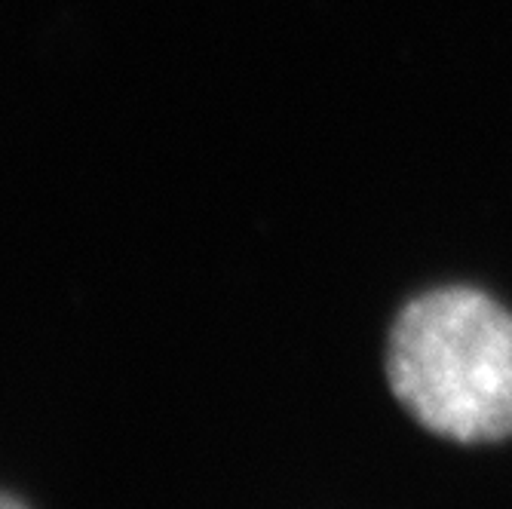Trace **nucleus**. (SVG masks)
<instances>
[{"label": "nucleus", "mask_w": 512, "mask_h": 509, "mask_svg": "<svg viewBox=\"0 0 512 509\" xmlns=\"http://www.w3.org/2000/svg\"><path fill=\"white\" fill-rule=\"evenodd\" d=\"M0 509H28V506L13 494H0Z\"/></svg>", "instance_id": "f03ea898"}, {"label": "nucleus", "mask_w": 512, "mask_h": 509, "mask_svg": "<svg viewBox=\"0 0 512 509\" xmlns=\"http://www.w3.org/2000/svg\"><path fill=\"white\" fill-rule=\"evenodd\" d=\"M387 381L424 430L488 445L512 436V313L482 289L411 298L387 338Z\"/></svg>", "instance_id": "f257e3e1"}]
</instances>
